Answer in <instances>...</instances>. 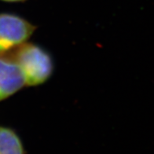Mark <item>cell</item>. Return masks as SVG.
<instances>
[{
    "mask_svg": "<svg viewBox=\"0 0 154 154\" xmlns=\"http://www.w3.org/2000/svg\"><path fill=\"white\" fill-rule=\"evenodd\" d=\"M5 2H25L27 0H2Z\"/></svg>",
    "mask_w": 154,
    "mask_h": 154,
    "instance_id": "5b68a950",
    "label": "cell"
},
{
    "mask_svg": "<svg viewBox=\"0 0 154 154\" xmlns=\"http://www.w3.org/2000/svg\"><path fill=\"white\" fill-rule=\"evenodd\" d=\"M36 29L18 15L0 13V55H8L26 43Z\"/></svg>",
    "mask_w": 154,
    "mask_h": 154,
    "instance_id": "7a4b0ae2",
    "label": "cell"
},
{
    "mask_svg": "<svg viewBox=\"0 0 154 154\" xmlns=\"http://www.w3.org/2000/svg\"><path fill=\"white\" fill-rule=\"evenodd\" d=\"M25 86L24 75L10 55H0V101L6 99Z\"/></svg>",
    "mask_w": 154,
    "mask_h": 154,
    "instance_id": "3957f363",
    "label": "cell"
},
{
    "mask_svg": "<svg viewBox=\"0 0 154 154\" xmlns=\"http://www.w3.org/2000/svg\"><path fill=\"white\" fill-rule=\"evenodd\" d=\"M8 55L22 72L25 85H41L53 74V59L46 50L38 45L26 42Z\"/></svg>",
    "mask_w": 154,
    "mask_h": 154,
    "instance_id": "6da1fadb",
    "label": "cell"
},
{
    "mask_svg": "<svg viewBox=\"0 0 154 154\" xmlns=\"http://www.w3.org/2000/svg\"><path fill=\"white\" fill-rule=\"evenodd\" d=\"M0 154H25L22 141L11 128L0 126Z\"/></svg>",
    "mask_w": 154,
    "mask_h": 154,
    "instance_id": "277c9868",
    "label": "cell"
}]
</instances>
